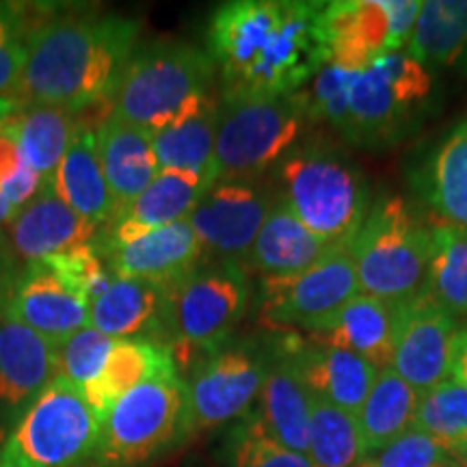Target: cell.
Returning a JSON list of instances; mask_svg holds the SVG:
<instances>
[{
  "label": "cell",
  "instance_id": "obj_40",
  "mask_svg": "<svg viewBox=\"0 0 467 467\" xmlns=\"http://www.w3.org/2000/svg\"><path fill=\"white\" fill-rule=\"evenodd\" d=\"M63 285L76 292L80 299L91 303L109 288L113 277H110L107 265L96 244H80L63 254L50 255V258L39 260Z\"/></svg>",
  "mask_w": 467,
  "mask_h": 467
},
{
  "label": "cell",
  "instance_id": "obj_10",
  "mask_svg": "<svg viewBox=\"0 0 467 467\" xmlns=\"http://www.w3.org/2000/svg\"><path fill=\"white\" fill-rule=\"evenodd\" d=\"M251 285L243 262H206L169 288L167 347L171 353L225 347L247 312Z\"/></svg>",
  "mask_w": 467,
  "mask_h": 467
},
{
  "label": "cell",
  "instance_id": "obj_45",
  "mask_svg": "<svg viewBox=\"0 0 467 467\" xmlns=\"http://www.w3.org/2000/svg\"><path fill=\"white\" fill-rule=\"evenodd\" d=\"M20 109V102L9 100V98H0V128H3L7 121L17 113Z\"/></svg>",
  "mask_w": 467,
  "mask_h": 467
},
{
  "label": "cell",
  "instance_id": "obj_38",
  "mask_svg": "<svg viewBox=\"0 0 467 467\" xmlns=\"http://www.w3.org/2000/svg\"><path fill=\"white\" fill-rule=\"evenodd\" d=\"M33 11L22 3H0V98H20L26 63V39Z\"/></svg>",
  "mask_w": 467,
  "mask_h": 467
},
{
  "label": "cell",
  "instance_id": "obj_15",
  "mask_svg": "<svg viewBox=\"0 0 467 467\" xmlns=\"http://www.w3.org/2000/svg\"><path fill=\"white\" fill-rule=\"evenodd\" d=\"M457 334L454 317L418 296L400 309L392 368L418 394L429 392L451 379Z\"/></svg>",
  "mask_w": 467,
  "mask_h": 467
},
{
  "label": "cell",
  "instance_id": "obj_37",
  "mask_svg": "<svg viewBox=\"0 0 467 467\" xmlns=\"http://www.w3.org/2000/svg\"><path fill=\"white\" fill-rule=\"evenodd\" d=\"M223 452L227 467H312L306 454L273 440L254 411L230 431Z\"/></svg>",
  "mask_w": 467,
  "mask_h": 467
},
{
  "label": "cell",
  "instance_id": "obj_24",
  "mask_svg": "<svg viewBox=\"0 0 467 467\" xmlns=\"http://www.w3.org/2000/svg\"><path fill=\"white\" fill-rule=\"evenodd\" d=\"M9 234L17 258L26 262L44 260L80 244H89L98 236V232L57 195L52 182L33 202L17 210L9 223Z\"/></svg>",
  "mask_w": 467,
  "mask_h": 467
},
{
  "label": "cell",
  "instance_id": "obj_8",
  "mask_svg": "<svg viewBox=\"0 0 467 467\" xmlns=\"http://www.w3.org/2000/svg\"><path fill=\"white\" fill-rule=\"evenodd\" d=\"M189 437L186 383L175 372L139 385L110 407L91 461L96 467H148Z\"/></svg>",
  "mask_w": 467,
  "mask_h": 467
},
{
  "label": "cell",
  "instance_id": "obj_48",
  "mask_svg": "<svg viewBox=\"0 0 467 467\" xmlns=\"http://www.w3.org/2000/svg\"><path fill=\"white\" fill-rule=\"evenodd\" d=\"M457 467H459V465H457Z\"/></svg>",
  "mask_w": 467,
  "mask_h": 467
},
{
  "label": "cell",
  "instance_id": "obj_26",
  "mask_svg": "<svg viewBox=\"0 0 467 467\" xmlns=\"http://www.w3.org/2000/svg\"><path fill=\"white\" fill-rule=\"evenodd\" d=\"M254 413L273 440L307 457L309 392L285 350L268 361L258 409Z\"/></svg>",
  "mask_w": 467,
  "mask_h": 467
},
{
  "label": "cell",
  "instance_id": "obj_31",
  "mask_svg": "<svg viewBox=\"0 0 467 467\" xmlns=\"http://www.w3.org/2000/svg\"><path fill=\"white\" fill-rule=\"evenodd\" d=\"M217 130L219 104L208 98L180 124L151 134L161 169L195 173L210 184H217V167H214Z\"/></svg>",
  "mask_w": 467,
  "mask_h": 467
},
{
  "label": "cell",
  "instance_id": "obj_6",
  "mask_svg": "<svg viewBox=\"0 0 467 467\" xmlns=\"http://www.w3.org/2000/svg\"><path fill=\"white\" fill-rule=\"evenodd\" d=\"M350 254L364 295L407 306L424 288L433 225L416 217L400 197L377 200L350 241Z\"/></svg>",
  "mask_w": 467,
  "mask_h": 467
},
{
  "label": "cell",
  "instance_id": "obj_46",
  "mask_svg": "<svg viewBox=\"0 0 467 467\" xmlns=\"http://www.w3.org/2000/svg\"><path fill=\"white\" fill-rule=\"evenodd\" d=\"M17 214V208L11 206V203L5 200V195L0 192V227L3 225H9L14 217Z\"/></svg>",
  "mask_w": 467,
  "mask_h": 467
},
{
  "label": "cell",
  "instance_id": "obj_35",
  "mask_svg": "<svg viewBox=\"0 0 467 467\" xmlns=\"http://www.w3.org/2000/svg\"><path fill=\"white\" fill-rule=\"evenodd\" d=\"M312 467H361L358 420L353 413L309 394V451Z\"/></svg>",
  "mask_w": 467,
  "mask_h": 467
},
{
  "label": "cell",
  "instance_id": "obj_43",
  "mask_svg": "<svg viewBox=\"0 0 467 467\" xmlns=\"http://www.w3.org/2000/svg\"><path fill=\"white\" fill-rule=\"evenodd\" d=\"M20 265H17V254L14 244L3 232H0V303H3L7 292L14 288L17 275H20Z\"/></svg>",
  "mask_w": 467,
  "mask_h": 467
},
{
  "label": "cell",
  "instance_id": "obj_36",
  "mask_svg": "<svg viewBox=\"0 0 467 467\" xmlns=\"http://www.w3.org/2000/svg\"><path fill=\"white\" fill-rule=\"evenodd\" d=\"M416 429L431 435L446 451H457L467 443V388L457 379L446 381L420 394Z\"/></svg>",
  "mask_w": 467,
  "mask_h": 467
},
{
  "label": "cell",
  "instance_id": "obj_27",
  "mask_svg": "<svg viewBox=\"0 0 467 467\" xmlns=\"http://www.w3.org/2000/svg\"><path fill=\"white\" fill-rule=\"evenodd\" d=\"M329 247L277 197L249 251L247 265L265 279L299 275L317 265Z\"/></svg>",
  "mask_w": 467,
  "mask_h": 467
},
{
  "label": "cell",
  "instance_id": "obj_25",
  "mask_svg": "<svg viewBox=\"0 0 467 467\" xmlns=\"http://www.w3.org/2000/svg\"><path fill=\"white\" fill-rule=\"evenodd\" d=\"M52 189L96 232L113 223L117 208L98 159L96 130L83 124L52 178Z\"/></svg>",
  "mask_w": 467,
  "mask_h": 467
},
{
  "label": "cell",
  "instance_id": "obj_19",
  "mask_svg": "<svg viewBox=\"0 0 467 467\" xmlns=\"http://www.w3.org/2000/svg\"><path fill=\"white\" fill-rule=\"evenodd\" d=\"M113 279H145L171 288L203 260L202 243L189 221L161 227L102 255Z\"/></svg>",
  "mask_w": 467,
  "mask_h": 467
},
{
  "label": "cell",
  "instance_id": "obj_39",
  "mask_svg": "<svg viewBox=\"0 0 467 467\" xmlns=\"http://www.w3.org/2000/svg\"><path fill=\"white\" fill-rule=\"evenodd\" d=\"M115 342L91 325L76 331L57 347V379H63L83 392L102 372Z\"/></svg>",
  "mask_w": 467,
  "mask_h": 467
},
{
  "label": "cell",
  "instance_id": "obj_42",
  "mask_svg": "<svg viewBox=\"0 0 467 467\" xmlns=\"http://www.w3.org/2000/svg\"><path fill=\"white\" fill-rule=\"evenodd\" d=\"M46 186L48 184L28 167L14 132L7 126L0 128V192L5 200L20 210L33 202Z\"/></svg>",
  "mask_w": 467,
  "mask_h": 467
},
{
  "label": "cell",
  "instance_id": "obj_23",
  "mask_svg": "<svg viewBox=\"0 0 467 467\" xmlns=\"http://www.w3.org/2000/svg\"><path fill=\"white\" fill-rule=\"evenodd\" d=\"M98 159L115 200L117 214L137 200L161 173L151 134L109 115L96 130ZM115 214V217H117Z\"/></svg>",
  "mask_w": 467,
  "mask_h": 467
},
{
  "label": "cell",
  "instance_id": "obj_22",
  "mask_svg": "<svg viewBox=\"0 0 467 467\" xmlns=\"http://www.w3.org/2000/svg\"><path fill=\"white\" fill-rule=\"evenodd\" d=\"M284 350L290 355L309 394L358 416L379 375L370 361L348 350L317 342L288 340Z\"/></svg>",
  "mask_w": 467,
  "mask_h": 467
},
{
  "label": "cell",
  "instance_id": "obj_28",
  "mask_svg": "<svg viewBox=\"0 0 467 467\" xmlns=\"http://www.w3.org/2000/svg\"><path fill=\"white\" fill-rule=\"evenodd\" d=\"M175 359L165 344L145 340H117L102 372L83 389L85 399L96 409L98 416L110 411L121 396L132 392L151 379L175 375Z\"/></svg>",
  "mask_w": 467,
  "mask_h": 467
},
{
  "label": "cell",
  "instance_id": "obj_12",
  "mask_svg": "<svg viewBox=\"0 0 467 467\" xmlns=\"http://www.w3.org/2000/svg\"><path fill=\"white\" fill-rule=\"evenodd\" d=\"M359 292L350 243L331 244L317 265L299 275L265 279L260 317L273 329L296 327L312 334Z\"/></svg>",
  "mask_w": 467,
  "mask_h": 467
},
{
  "label": "cell",
  "instance_id": "obj_3",
  "mask_svg": "<svg viewBox=\"0 0 467 467\" xmlns=\"http://www.w3.org/2000/svg\"><path fill=\"white\" fill-rule=\"evenodd\" d=\"M431 89V74L407 50L388 52L361 69H320L307 93L309 115L350 143L381 145L405 130Z\"/></svg>",
  "mask_w": 467,
  "mask_h": 467
},
{
  "label": "cell",
  "instance_id": "obj_16",
  "mask_svg": "<svg viewBox=\"0 0 467 467\" xmlns=\"http://www.w3.org/2000/svg\"><path fill=\"white\" fill-rule=\"evenodd\" d=\"M55 379V344L0 314V443Z\"/></svg>",
  "mask_w": 467,
  "mask_h": 467
},
{
  "label": "cell",
  "instance_id": "obj_9",
  "mask_svg": "<svg viewBox=\"0 0 467 467\" xmlns=\"http://www.w3.org/2000/svg\"><path fill=\"white\" fill-rule=\"evenodd\" d=\"M100 429L85 394L55 379L0 443V467H80L93 459Z\"/></svg>",
  "mask_w": 467,
  "mask_h": 467
},
{
  "label": "cell",
  "instance_id": "obj_5",
  "mask_svg": "<svg viewBox=\"0 0 467 467\" xmlns=\"http://www.w3.org/2000/svg\"><path fill=\"white\" fill-rule=\"evenodd\" d=\"M277 197L327 244L350 243L370 210L368 182L337 150L303 145L277 167Z\"/></svg>",
  "mask_w": 467,
  "mask_h": 467
},
{
  "label": "cell",
  "instance_id": "obj_1",
  "mask_svg": "<svg viewBox=\"0 0 467 467\" xmlns=\"http://www.w3.org/2000/svg\"><path fill=\"white\" fill-rule=\"evenodd\" d=\"M325 3L234 0L210 20V57L223 98L296 93L327 66L318 17Z\"/></svg>",
  "mask_w": 467,
  "mask_h": 467
},
{
  "label": "cell",
  "instance_id": "obj_7",
  "mask_svg": "<svg viewBox=\"0 0 467 467\" xmlns=\"http://www.w3.org/2000/svg\"><path fill=\"white\" fill-rule=\"evenodd\" d=\"M309 115L307 93L223 98L214 148L217 184H254L295 150Z\"/></svg>",
  "mask_w": 467,
  "mask_h": 467
},
{
  "label": "cell",
  "instance_id": "obj_34",
  "mask_svg": "<svg viewBox=\"0 0 467 467\" xmlns=\"http://www.w3.org/2000/svg\"><path fill=\"white\" fill-rule=\"evenodd\" d=\"M420 296L446 309L451 317L467 314V230L433 225V254Z\"/></svg>",
  "mask_w": 467,
  "mask_h": 467
},
{
  "label": "cell",
  "instance_id": "obj_11",
  "mask_svg": "<svg viewBox=\"0 0 467 467\" xmlns=\"http://www.w3.org/2000/svg\"><path fill=\"white\" fill-rule=\"evenodd\" d=\"M420 9V0L325 3L318 28L327 66L361 69L388 52L407 50Z\"/></svg>",
  "mask_w": 467,
  "mask_h": 467
},
{
  "label": "cell",
  "instance_id": "obj_32",
  "mask_svg": "<svg viewBox=\"0 0 467 467\" xmlns=\"http://www.w3.org/2000/svg\"><path fill=\"white\" fill-rule=\"evenodd\" d=\"M420 186L441 223L467 230V124L435 151Z\"/></svg>",
  "mask_w": 467,
  "mask_h": 467
},
{
  "label": "cell",
  "instance_id": "obj_14",
  "mask_svg": "<svg viewBox=\"0 0 467 467\" xmlns=\"http://www.w3.org/2000/svg\"><path fill=\"white\" fill-rule=\"evenodd\" d=\"M275 202L277 195L262 189L258 182L214 184L189 217V223L202 243L203 260H247Z\"/></svg>",
  "mask_w": 467,
  "mask_h": 467
},
{
  "label": "cell",
  "instance_id": "obj_41",
  "mask_svg": "<svg viewBox=\"0 0 467 467\" xmlns=\"http://www.w3.org/2000/svg\"><path fill=\"white\" fill-rule=\"evenodd\" d=\"M361 467H457V461L440 441L413 426Z\"/></svg>",
  "mask_w": 467,
  "mask_h": 467
},
{
  "label": "cell",
  "instance_id": "obj_13",
  "mask_svg": "<svg viewBox=\"0 0 467 467\" xmlns=\"http://www.w3.org/2000/svg\"><path fill=\"white\" fill-rule=\"evenodd\" d=\"M268 358L251 344L221 347L197 361L186 379L191 435L244 418L258 400Z\"/></svg>",
  "mask_w": 467,
  "mask_h": 467
},
{
  "label": "cell",
  "instance_id": "obj_44",
  "mask_svg": "<svg viewBox=\"0 0 467 467\" xmlns=\"http://www.w3.org/2000/svg\"><path fill=\"white\" fill-rule=\"evenodd\" d=\"M451 377L467 388V329H461L457 337H454Z\"/></svg>",
  "mask_w": 467,
  "mask_h": 467
},
{
  "label": "cell",
  "instance_id": "obj_47",
  "mask_svg": "<svg viewBox=\"0 0 467 467\" xmlns=\"http://www.w3.org/2000/svg\"><path fill=\"white\" fill-rule=\"evenodd\" d=\"M451 454L454 457V461L459 463V467H467V443H465V446L457 448V451H452Z\"/></svg>",
  "mask_w": 467,
  "mask_h": 467
},
{
  "label": "cell",
  "instance_id": "obj_18",
  "mask_svg": "<svg viewBox=\"0 0 467 467\" xmlns=\"http://www.w3.org/2000/svg\"><path fill=\"white\" fill-rule=\"evenodd\" d=\"M213 186L195 173L161 169L154 182L130 206L121 210L102 234H98L93 244L104 255L107 251L130 244L161 227L189 221L192 210L200 206Z\"/></svg>",
  "mask_w": 467,
  "mask_h": 467
},
{
  "label": "cell",
  "instance_id": "obj_29",
  "mask_svg": "<svg viewBox=\"0 0 467 467\" xmlns=\"http://www.w3.org/2000/svg\"><path fill=\"white\" fill-rule=\"evenodd\" d=\"M418 405L420 394L394 368L379 370L370 394L355 416L364 461L375 457L377 452L413 429Z\"/></svg>",
  "mask_w": 467,
  "mask_h": 467
},
{
  "label": "cell",
  "instance_id": "obj_17",
  "mask_svg": "<svg viewBox=\"0 0 467 467\" xmlns=\"http://www.w3.org/2000/svg\"><path fill=\"white\" fill-rule=\"evenodd\" d=\"M0 314L28 327L58 347L89 327V303L63 285L42 262H26L14 288L0 303Z\"/></svg>",
  "mask_w": 467,
  "mask_h": 467
},
{
  "label": "cell",
  "instance_id": "obj_30",
  "mask_svg": "<svg viewBox=\"0 0 467 467\" xmlns=\"http://www.w3.org/2000/svg\"><path fill=\"white\" fill-rule=\"evenodd\" d=\"M5 126L14 132L28 167L50 184L83 121L72 110L25 104Z\"/></svg>",
  "mask_w": 467,
  "mask_h": 467
},
{
  "label": "cell",
  "instance_id": "obj_4",
  "mask_svg": "<svg viewBox=\"0 0 467 467\" xmlns=\"http://www.w3.org/2000/svg\"><path fill=\"white\" fill-rule=\"evenodd\" d=\"M214 61L184 42L137 46L109 96V115L150 134L167 130L208 100Z\"/></svg>",
  "mask_w": 467,
  "mask_h": 467
},
{
  "label": "cell",
  "instance_id": "obj_20",
  "mask_svg": "<svg viewBox=\"0 0 467 467\" xmlns=\"http://www.w3.org/2000/svg\"><path fill=\"white\" fill-rule=\"evenodd\" d=\"M169 285L145 279H113L89 306V325L113 340H145L167 347Z\"/></svg>",
  "mask_w": 467,
  "mask_h": 467
},
{
  "label": "cell",
  "instance_id": "obj_2",
  "mask_svg": "<svg viewBox=\"0 0 467 467\" xmlns=\"http://www.w3.org/2000/svg\"><path fill=\"white\" fill-rule=\"evenodd\" d=\"M137 37L139 22L121 16L46 14L28 33L17 102L80 115L109 100Z\"/></svg>",
  "mask_w": 467,
  "mask_h": 467
},
{
  "label": "cell",
  "instance_id": "obj_33",
  "mask_svg": "<svg viewBox=\"0 0 467 467\" xmlns=\"http://www.w3.org/2000/svg\"><path fill=\"white\" fill-rule=\"evenodd\" d=\"M467 50V0H426L407 52L420 66H452Z\"/></svg>",
  "mask_w": 467,
  "mask_h": 467
},
{
  "label": "cell",
  "instance_id": "obj_21",
  "mask_svg": "<svg viewBox=\"0 0 467 467\" xmlns=\"http://www.w3.org/2000/svg\"><path fill=\"white\" fill-rule=\"evenodd\" d=\"M400 309L402 306L359 292L312 331V342L359 355L377 370L392 368Z\"/></svg>",
  "mask_w": 467,
  "mask_h": 467
}]
</instances>
